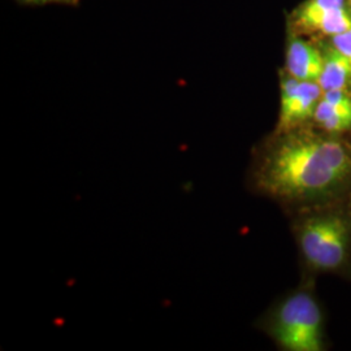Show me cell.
Wrapping results in <instances>:
<instances>
[{
  "instance_id": "6da1fadb",
  "label": "cell",
  "mask_w": 351,
  "mask_h": 351,
  "mask_svg": "<svg viewBox=\"0 0 351 351\" xmlns=\"http://www.w3.org/2000/svg\"><path fill=\"white\" fill-rule=\"evenodd\" d=\"M245 184L287 216L351 201V134H330L313 124L274 130L252 147Z\"/></svg>"
},
{
  "instance_id": "7a4b0ae2",
  "label": "cell",
  "mask_w": 351,
  "mask_h": 351,
  "mask_svg": "<svg viewBox=\"0 0 351 351\" xmlns=\"http://www.w3.org/2000/svg\"><path fill=\"white\" fill-rule=\"evenodd\" d=\"M301 277L336 276L351 284V201L290 213Z\"/></svg>"
},
{
  "instance_id": "3957f363",
  "label": "cell",
  "mask_w": 351,
  "mask_h": 351,
  "mask_svg": "<svg viewBox=\"0 0 351 351\" xmlns=\"http://www.w3.org/2000/svg\"><path fill=\"white\" fill-rule=\"evenodd\" d=\"M315 284L316 278L301 277L295 288L277 297L255 322V328L271 339L278 350L330 349L326 311Z\"/></svg>"
},
{
  "instance_id": "277c9868",
  "label": "cell",
  "mask_w": 351,
  "mask_h": 351,
  "mask_svg": "<svg viewBox=\"0 0 351 351\" xmlns=\"http://www.w3.org/2000/svg\"><path fill=\"white\" fill-rule=\"evenodd\" d=\"M324 91L315 81H301L282 72L280 77V112L275 132L311 125Z\"/></svg>"
},
{
  "instance_id": "5b68a950",
  "label": "cell",
  "mask_w": 351,
  "mask_h": 351,
  "mask_svg": "<svg viewBox=\"0 0 351 351\" xmlns=\"http://www.w3.org/2000/svg\"><path fill=\"white\" fill-rule=\"evenodd\" d=\"M313 125L330 134H351V93L326 91L316 107Z\"/></svg>"
},
{
  "instance_id": "8992f818",
  "label": "cell",
  "mask_w": 351,
  "mask_h": 351,
  "mask_svg": "<svg viewBox=\"0 0 351 351\" xmlns=\"http://www.w3.org/2000/svg\"><path fill=\"white\" fill-rule=\"evenodd\" d=\"M323 65V51L295 34L290 36L285 55V73L301 81L317 82Z\"/></svg>"
},
{
  "instance_id": "52a82bcc",
  "label": "cell",
  "mask_w": 351,
  "mask_h": 351,
  "mask_svg": "<svg viewBox=\"0 0 351 351\" xmlns=\"http://www.w3.org/2000/svg\"><path fill=\"white\" fill-rule=\"evenodd\" d=\"M324 65L317 84L323 91L342 90L351 93V66L346 58L333 46L324 50Z\"/></svg>"
},
{
  "instance_id": "ba28073f",
  "label": "cell",
  "mask_w": 351,
  "mask_h": 351,
  "mask_svg": "<svg viewBox=\"0 0 351 351\" xmlns=\"http://www.w3.org/2000/svg\"><path fill=\"white\" fill-rule=\"evenodd\" d=\"M345 7V0H307L293 13L291 23L298 33H313L315 24L328 13Z\"/></svg>"
},
{
  "instance_id": "9c48e42d",
  "label": "cell",
  "mask_w": 351,
  "mask_h": 351,
  "mask_svg": "<svg viewBox=\"0 0 351 351\" xmlns=\"http://www.w3.org/2000/svg\"><path fill=\"white\" fill-rule=\"evenodd\" d=\"M330 46H333L336 50L341 52L351 66V29L341 33L339 36L332 37Z\"/></svg>"
},
{
  "instance_id": "30bf717a",
  "label": "cell",
  "mask_w": 351,
  "mask_h": 351,
  "mask_svg": "<svg viewBox=\"0 0 351 351\" xmlns=\"http://www.w3.org/2000/svg\"><path fill=\"white\" fill-rule=\"evenodd\" d=\"M26 3H34V4H47V3H58V4H72L77 0H23Z\"/></svg>"
},
{
  "instance_id": "8fae6325",
  "label": "cell",
  "mask_w": 351,
  "mask_h": 351,
  "mask_svg": "<svg viewBox=\"0 0 351 351\" xmlns=\"http://www.w3.org/2000/svg\"><path fill=\"white\" fill-rule=\"evenodd\" d=\"M350 3H351V0H350Z\"/></svg>"
}]
</instances>
